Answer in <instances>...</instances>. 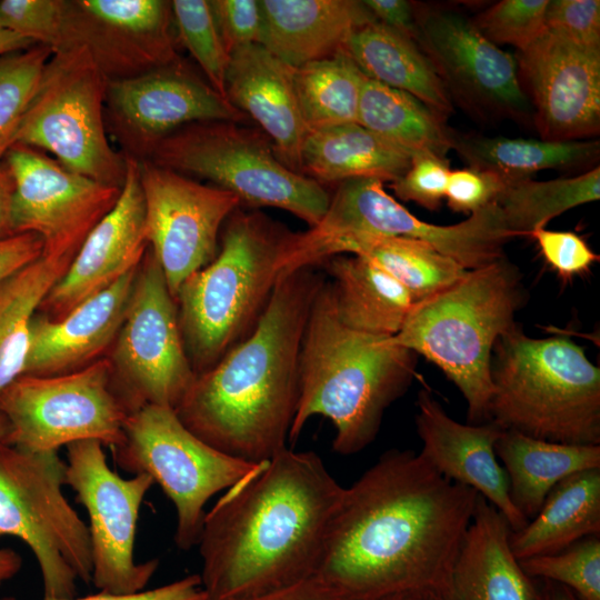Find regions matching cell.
<instances>
[{
	"mask_svg": "<svg viewBox=\"0 0 600 600\" xmlns=\"http://www.w3.org/2000/svg\"><path fill=\"white\" fill-rule=\"evenodd\" d=\"M478 496L420 452L388 450L344 488L314 577L350 600L431 591L458 553Z\"/></svg>",
	"mask_w": 600,
	"mask_h": 600,
	"instance_id": "1",
	"label": "cell"
},
{
	"mask_svg": "<svg viewBox=\"0 0 600 600\" xmlns=\"http://www.w3.org/2000/svg\"><path fill=\"white\" fill-rule=\"evenodd\" d=\"M342 487L313 451L284 448L228 488L198 539L207 600H230L314 577Z\"/></svg>",
	"mask_w": 600,
	"mask_h": 600,
	"instance_id": "2",
	"label": "cell"
},
{
	"mask_svg": "<svg viewBox=\"0 0 600 600\" xmlns=\"http://www.w3.org/2000/svg\"><path fill=\"white\" fill-rule=\"evenodd\" d=\"M316 268L281 274L253 331L198 374L177 407L181 422L214 449L261 463L287 448L302 336L326 280Z\"/></svg>",
	"mask_w": 600,
	"mask_h": 600,
	"instance_id": "3",
	"label": "cell"
},
{
	"mask_svg": "<svg viewBox=\"0 0 600 600\" xmlns=\"http://www.w3.org/2000/svg\"><path fill=\"white\" fill-rule=\"evenodd\" d=\"M416 376V353L393 337L342 324L324 280L311 306L299 356V400L288 440L314 416L334 428L333 451L351 456L376 439L384 411Z\"/></svg>",
	"mask_w": 600,
	"mask_h": 600,
	"instance_id": "4",
	"label": "cell"
},
{
	"mask_svg": "<svg viewBox=\"0 0 600 600\" xmlns=\"http://www.w3.org/2000/svg\"><path fill=\"white\" fill-rule=\"evenodd\" d=\"M292 233L261 211L239 207L223 224L216 258L183 281L176 302L197 376L253 331L281 276Z\"/></svg>",
	"mask_w": 600,
	"mask_h": 600,
	"instance_id": "5",
	"label": "cell"
},
{
	"mask_svg": "<svg viewBox=\"0 0 600 600\" xmlns=\"http://www.w3.org/2000/svg\"><path fill=\"white\" fill-rule=\"evenodd\" d=\"M522 302L519 273L503 257L414 303L393 340L434 363L466 399L468 423L481 424L490 421L493 347Z\"/></svg>",
	"mask_w": 600,
	"mask_h": 600,
	"instance_id": "6",
	"label": "cell"
},
{
	"mask_svg": "<svg viewBox=\"0 0 600 600\" xmlns=\"http://www.w3.org/2000/svg\"><path fill=\"white\" fill-rule=\"evenodd\" d=\"M490 420L566 444H600V369L564 337L533 339L514 326L491 357Z\"/></svg>",
	"mask_w": 600,
	"mask_h": 600,
	"instance_id": "7",
	"label": "cell"
},
{
	"mask_svg": "<svg viewBox=\"0 0 600 600\" xmlns=\"http://www.w3.org/2000/svg\"><path fill=\"white\" fill-rule=\"evenodd\" d=\"M188 177L209 180L249 208L286 210L309 228L327 211L330 193L288 168L257 128L230 121L187 124L160 140L147 159Z\"/></svg>",
	"mask_w": 600,
	"mask_h": 600,
	"instance_id": "8",
	"label": "cell"
},
{
	"mask_svg": "<svg viewBox=\"0 0 600 600\" xmlns=\"http://www.w3.org/2000/svg\"><path fill=\"white\" fill-rule=\"evenodd\" d=\"M66 462L58 451H30L0 442V538L21 539L38 562L43 598L77 594L91 583L88 526L68 502Z\"/></svg>",
	"mask_w": 600,
	"mask_h": 600,
	"instance_id": "9",
	"label": "cell"
},
{
	"mask_svg": "<svg viewBox=\"0 0 600 600\" xmlns=\"http://www.w3.org/2000/svg\"><path fill=\"white\" fill-rule=\"evenodd\" d=\"M107 84L84 47L53 51L16 143L44 150L76 173L122 188L127 160L108 139L103 117Z\"/></svg>",
	"mask_w": 600,
	"mask_h": 600,
	"instance_id": "10",
	"label": "cell"
},
{
	"mask_svg": "<svg viewBox=\"0 0 600 600\" xmlns=\"http://www.w3.org/2000/svg\"><path fill=\"white\" fill-rule=\"evenodd\" d=\"M112 451L119 468L133 476L147 474L172 502L174 543L182 551L197 546L209 499L260 464L214 449L193 434L174 409L158 404L128 414L123 440Z\"/></svg>",
	"mask_w": 600,
	"mask_h": 600,
	"instance_id": "11",
	"label": "cell"
},
{
	"mask_svg": "<svg viewBox=\"0 0 600 600\" xmlns=\"http://www.w3.org/2000/svg\"><path fill=\"white\" fill-rule=\"evenodd\" d=\"M112 376L107 359L57 376H19L0 392V413L10 427L3 442L30 451H58L82 440L119 446L128 412Z\"/></svg>",
	"mask_w": 600,
	"mask_h": 600,
	"instance_id": "12",
	"label": "cell"
},
{
	"mask_svg": "<svg viewBox=\"0 0 600 600\" xmlns=\"http://www.w3.org/2000/svg\"><path fill=\"white\" fill-rule=\"evenodd\" d=\"M111 364L112 387L128 414L146 404L176 410L197 377L176 299L150 250L138 268Z\"/></svg>",
	"mask_w": 600,
	"mask_h": 600,
	"instance_id": "13",
	"label": "cell"
},
{
	"mask_svg": "<svg viewBox=\"0 0 600 600\" xmlns=\"http://www.w3.org/2000/svg\"><path fill=\"white\" fill-rule=\"evenodd\" d=\"M64 483L88 513L91 583L114 594L144 590L159 560L137 562L133 552L140 508L152 479L147 474L120 477L108 466L99 441L82 440L67 446Z\"/></svg>",
	"mask_w": 600,
	"mask_h": 600,
	"instance_id": "14",
	"label": "cell"
},
{
	"mask_svg": "<svg viewBox=\"0 0 600 600\" xmlns=\"http://www.w3.org/2000/svg\"><path fill=\"white\" fill-rule=\"evenodd\" d=\"M323 223L326 230L337 238L390 236L419 240L452 258L467 270L503 258V246L512 238L497 202L471 213L457 224H432L413 216L388 194L383 181L376 178L338 183Z\"/></svg>",
	"mask_w": 600,
	"mask_h": 600,
	"instance_id": "15",
	"label": "cell"
},
{
	"mask_svg": "<svg viewBox=\"0 0 600 600\" xmlns=\"http://www.w3.org/2000/svg\"><path fill=\"white\" fill-rule=\"evenodd\" d=\"M148 246L176 299L192 273L218 254V236L240 201L233 193L138 160Z\"/></svg>",
	"mask_w": 600,
	"mask_h": 600,
	"instance_id": "16",
	"label": "cell"
},
{
	"mask_svg": "<svg viewBox=\"0 0 600 600\" xmlns=\"http://www.w3.org/2000/svg\"><path fill=\"white\" fill-rule=\"evenodd\" d=\"M416 41L433 64L452 100L478 116L526 120L530 101L517 59L483 37L458 11L414 4Z\"/></svg>",
	"mask_w": 600,
	"mask_h": 600,
	"instance_id": "17",
	"label": "cell"
},
{
	"mask_svg": "<svg viewBox=\"0 0 600 600\" xmlns=\"http://www.w3.org/2000/svg\"><path fill=\"white\" fill-rule=\"evenodd\" d=\"M103 117L123 154L137 160H147L160 140L187 124L248 120L182 60L108 81Z\"/></svg>",
	"mask_w": 600,
	"mask_h": 600,
	"instance_id": "18",
	"label": "cell"
},
{
	"mask_svg": "<svg viewBox=\"0 0 600 600\" xmlns=\"http://www.w3.org/2000/svg\"><path fill=\"white\" fill-rule=\"evenodd\" d=\"M3 162L14 182L13 231L39 236L43 254L76 256L121 193V188L76 173L39 150L19 143L8 150Z\"/></svg>",
	"mask_w": 600,
	"mask_h": 600,
	"instance_id": "19",
	"label": "cell"
},
{
	"mask_svg": "<svg viewBox=\"0 0 600 600\" xmlns=\"http://www.w3.org/2000/svg\"><path fill=\"white\" fill-rule=\"evenodd\" d=\"M171 22V1H64L60 49L82 46L108 81L130 79L181 60Z\"/></svg>",
	"mask_w": 600,
	"mask_h": 600,
	"instance_id": "20",
	"label": "cell"
},
{
	"mask_svg": "<svg viewBox=\"0 0 600 600\" xmlns=\"http://www.w3.org/2000/svg\"><path fill=\"white\" fill-rule=\"evenodd\" d=\"M516 59L542 139L573 141L599 133L600 47L544 28Z\"/></svg>",
	"mask_w": 600,
	"mask_h": 600,
	"instance_id": "21",
	"label": "cell"
},
{
	"mask_svg": "<svg viewBox=\"0 0 600 600\" xmlns=\"http://www.w3.org/2000/svg\"><path fill=\"white\" fill-rule=\"evenodd\" d=\"M126 160L127 173L118 201L90 231L39 308L51 320L63 318L138 269L147 252L139 162L127 156Z\"/></svg>",
	"mask_w": 600,
	"mask_h": 600,
	"instance_id": "22",
	"label": "cell"
},
{
	"mask_svg": "<svg viewBox=\"0 0 600 600\" xmlns=\"http://www.w3.org/2000/svg\"><path fill=\"white\" fill-rule=\"evenodd\" d=\"M417 406L423 458L446 479L476 490L502 513L512 532L523 528L529 520L511 502L508 476L494 451L504 429L491 420L460 423L424 389L418 394Z\"/></svg>",
	"mask_w": 600,
	"mask_h": 600,
	"instance_id": "23",
	"label": "cell"
},
{
	"mask_svg": "<svg viewBox=\"0 0 600 600\" xmlns=\"http://www.w3.org/2000/svg\"><path fill=\"white\" fill-rule=\"evenodd\" d=\"M137 271H130L59 320L38 311L30 324L22 374L57 376L99 360L118 336Z\"/></svg>",
	"mask_w": 600,
	"mask_h": 600,
	"instance_id": "24",
	"label": "cell"
},
{
	"mask_svg": "<svg viewBox=\"0 0 600 600\" xmlns=\"http://www.w3.org/2000/svg\"><path fill=\"white\" fill-rule=\"evenodd\" d=\"M226 98L269 138L277 157L300 172V156L308 129L293 84V68L259 43L230 53Z\"/></svg>",
	"mask_w": 600,
	"mask_h": 600,
	"instance_id": "25",
	"label": "cell"
},
{
	"mask_svg": "<svg viewBox=\"0 0 600 600\" xmlns=\"http://www.w3.org/2000/svg\"><path fill=\"white\" fill-rule=\"evenodd\" d=\"M511 532L502 513L479 494L450 569L430 591L432 600H534L537 579L513 556Z\"/></svg>",
	"mask_w": 600,
	"mask_h": 600,
	"instance_id": "26",
	"label": "cell"
},
{
	"mask_svg": "<svg viewBox=\"0 0 600 600\" xmlns=\"http://www.w3.org/2000/svg\"><path fill=\"white\" fill-rule=\"evenodd\" d=\"M260 44L292 68L344 50L357 28L376 20L356 0H260Z\"/></svg>",
	"mask_w": 600,
	"mask_h": 600,
	"instance_id": "27",
	"label": "cell"
},
{
	"mask_svg": "<svg viewBox=\"0 0 600 600\" xmlns=\"http://www.w3.org/2000/svg\"><path fill=\"white\" fill-rule=\"evenodd\" d=\"M344 51L367 78L413 96L444 120L452 112L444 83L414 39L371 20L351 33Z\"/></svg>",
	"mask_w": 600,
	"mask_h": 600,
	"instance_id": "28",
	"label": "cell"
},
{
	"mask_svg": "<svg viewBox=\"0 0 600 600\" xmlns=\"http://www.w3.org/2000/svg\"><path fill=\"white\" fill-rule=\"evenodd\" d=\"M321 264L330 277L334 311L342 324L383 337L401 330L414 301L398 281L353 254H338Z\"/></svg>",
	"mask_w": 600,
	"mask_h": 600,
	"instance_id": "29",
	"label": "cell"
},
{
	"mask_svg": "<svg viewBox=\"0 0 600 600\" xmlns=\"http://www.w3.org/2000/svg\"><path fill=\"white\" fill-rule=\"evenodd\" d=\"M410 161L409 153L353 122L309 131L300 172L322 186L361 178L393 182Z\"/></svg>",
	"mask_w": 600,
	"mask_h": 600,
	"instance_id": "30",
	"label": "cell"
},
{
	"mask_svg": "<svg viewBox=\"0 0 600 600\" xmlns=\"http://www.w3.org/2000/svg\"><path fill=\"white\" fill-rule=\"evenodd\" d=\"M494 451L508 476L511 502L528 520L562 479L600 468V444L551 442L514 430H503Z\"/></svg>",
	"mask_w": 600,
	"mask_h": 600,
	"instance_id": "31",
	"label": "cell"
},
{
	"mask_svg": "<svg viewBox=\"0 0 600 600\" xmlns=\"http://www.w3.org/2000/svg\"><path fill=\"white\" fill-rule=\"evenodd\" d=\"M600 536V468L562 479L547 496L536 517L510 534L517 560L551 554L574 542Z\"/></svg>",
	"mask_w": 600,
	"mask_h": 600,
	"instance_id": "32",
	"label": "cell"
},
{
	"mask_svg": "<svg viewBox=\"0 0 600 600\" xmlns=\"http://www.w3.org/2000/svg\"><path fill=\"white\" fill-rule=\"evenodd\" d=\"M357 123L411 157L446 158L453 136L444 119L413 96L364 77Z\"/></svg>",
	"mask_w": 600,
	"mask_h": 600,
	"instance_id": "33",
	"label": "cell"
},
{
	"mask_svg": "<svg viewBox=\"0 0 600 600\" xmlns=\"http://www.w3.org/2000/svg\"><path fill=\"white\" fill-rule=\"evenodd\" d=\"M478 170L496 173L507 183L531 179L544 169H572L594 162L598 140L551 141L544 139L453 136V148Z\"/></svg>",
	"mask_w": 600,
	"mask_h": 600,
	"instance_id": "34",
	"label": "cell"
},
{
	"mask_svg": "<svg viewBox=\"0 0 600 600\" xmlns=\"http://www.w3.org/2000/svg\"><path fill=\"white\" fill-rule=\"evenodd\" d=\"M73 254H41L0 283V392L22 374L30 324Z\"/></svg>",
	"mask_w": 600,
	"mask_h": 600,
	"instance_id": "35",
	"label": "cell"
},
{
	"mask_svg": "<svg viewBox=\"0 0 600 600\" xmlns=\"http://www.w3.org/2000/svg\"><path fill=\"white\" fill-rule=\"evenodd\" d=\"M361 257L411 294L414 303L426 300L459 281L468 271L430 244L403 237L360 236L338 243L332 257Z\"/></svg>",
	"mask_w": 600,
	"mask_h": 600,
	"instance_id": "36",
	"label": "cell"
},
{
	"mask_svg": "<svg viewBox=\"0 0 600 600\" xmlns=\"http://www.w3.org/2000/svg\"><path fill=\"white\" fill-rule=\"evenodd\" d=\"M364 74L344 50L293 68V84L308 132L357 122Z\"/></svg>",
	"mask_w": 600,
	"mask_h": 600,
	"instance_id": "37",
	"label": "cell"
},
{
	"mask_svg": "<svg viewBox=\"0 0 600 600\" xmlns=\"http://www.w3.org/2000/svg\"><path fill=\"white\" fill-rule=\"evenodd\" d=\"M600 198V167L582 174L548 181L524 179L508 183L497 199L512 237L528 236L574 207Z\"/></svg>",
	"mask_w": 600,
	"mask_h": 600,
	"instance_id": "38",
	"label": "cell"
},
{
	"mask_svg": "<svg viewBox=\"0 0 600 600\" xmlns=\"http://www.w3.org/2000/svg\"><path fill=\"white\" fill-rule=\"evenodd\" d=\"M52 49L34 44L0 56V164L34 97Z\"/></svg>",
	"mask_w": 600,
	"mask_h": 600,
	"instance_id": "39",
	"label": "cell"
},
{
	"mask_svg": "<svg viewBox=\"0 0 600 600\" xmlns=\"http://www.w3.org/2000/svg\"><path fill=\"white\" fill-rule=\"evenodd\" d=\"M171 12L180 42L202 70L207 82L226 98L230 56L223 46L209 1L173 0Z\"/></svg>",
	"mask_w": 600,
	"mask_h": 600,
	"instance_id": "40",
	"label": "cell"
},
{
	"mask_svg": "<svg viewBox=\"0 0 600 600\" xmlns=\"http://www.w3.org/2000/svg\"><path fill=\"white\" fill-rule=\"evenodd\" d=\"M518 561L533 579L559 583L579 600H600V536L583 538L556 553Z\"/></svg>",
	"mask_w": 600,
	"mask_h": 600,
	"instance_id": "41",
	"label": "cell"
},
{
	"mask_svg": "<svg viewBox=\"0 0 600 600\" xmlns=\"http://www.w3.org/2000/svg\"><path fill=\"white\" fill-rule=\"evenodd\" d=\"M549 0H502L472 21L480 33L497 44L526 50L544 30Z\"/></svg>",
	"mask_w": 600,
	"mask_h": 600,
	"instance_id": "42",
	"label": "cell"
},
{
	"mask_svg": "<svg viewBox=\"0 0 600 600\" xmlns=\"http://www.w3.org/2000/svg\"><path fill=\"white\" fill-rule=\"evenodd\" d=\"M64 0H1L3 29L56 51L63 40Z\"/></svg>",
	"mask_w": 600,
	"mask_h": 600,
	"instance_id": "43",
	"label": "cell"
},
{
	"mask_svg": "<svg viewBox=\"0 0 600 600\" xmlns=\"http://www.w3.org/2000/svg\"><path fill=\"white\" fill-rule=\"evenodd\" d=\"M450 171L446 158L429 153L414 154L407 171L391 182V188L401 200L437 210L446 196Z\"/></svg>",
	"mask_w": 600,
	"mask_h": 600,
	"instance_id": "44",
	"label": "cell"
},
{
	"mask_svg": "<svg viewBox=\"0 0 600 600\" xmlns=\"http://www.w3.org/2000/svg\"><path fill=\"white\" fill-rule=\"evenodd\" d=\"M209 4L229 56L237 48L260 44L262 30L260 0H211Z\"/></svg>",
	"mask_w": 600,
	"mask_h": 600,
	"instance_id": "45",
	"label": "cell"
},
{
	"mask_svg": "<svg viewBox=\"0 0 600 600\" xmlns=\"http://www.w3.org/2000/svg\"><path fill=\"white\" fill-rule=\"evenodd\" d=\"M532 237L550 267L563 279L589 271L599 260L586 240L571 231L537 229L528 234Z\"/></svg>",
	"mask_w": 600,
	"mask_h": 600,
	"instance_id": "46",
	"label": "cell"
},
{
	"mask_svg": "<svg viewBox=\"0 0 600 600\" xmlns=\"http://www.w3.org/2000/svg\"><path fill=\"white\" fill-rule=\"evenodd\" d=\"M544 27L592 47H600L599 0H549Z\"/></svg>",
	"mask_w": 600,
	"mask_h": 600,
	"instance_id": "47",
	"label": "cell"
},
{
	"mask_svg": "<svg viewBox=\"0 0 600 600\" xmlns=\"http://www.w3.org/2000/svg\"><path fill=\"white\" fill-rule=\"evenodd\" d=\"M508 183L493 172L473 168L450 171L446 198L457 212L473 213L494 203Z\"/></svg>",
	"mask_w": 600,
	"mask_h": 600,
	"instance_id": "48",
	"label": "cell"
},
{
	"mask_svg": "<svg viewBox=\"0 0 600 600\" xmlns=\"http://www.w3.org/2000/svg\"><path fill=\"white\" fill-rule=\"evenodd\" d=\"M0 600H17L13 597H2ZM42 600H207L199 574H189L170 583L144 589L130 594H114L103 591L86 597Z\"/></svg>",
	"mask_w": 600,
	"mask_h": 600,
	"instance_id": "49",
	"label": "cell"
},
{
	"mask_svg": "<svg viewBox=\"0 0 600 600\" xmlns=\"http://www.w3.org/2000/svg\"><path fill=\"white\" fill-rule=\"evenodd\" d=\"M43 251V241L36 233H18L0 240V283L37 260Z\"/></svg>",
	"mask_w": 600,
	"mask_h": 600,
	"instance_id": "50",
	"label": "cell"
},
{
	"mask_svg": "<svg viewBox=\"0 0 600 600\" xmlns=\"http://www.w3.org/2000/svg\"><path fill=\"white\" fill-rule=\"evenodd\" d=\"M364 7L380 23L416 40L414 4L406 0H364Z\"/></svg>",
	"mask_w": 600,
	"mask_h": 600,
	"instance_id": "51",
	"label": "cell"
},
{
	"mask_svg": "<svg viewBox=\"0 0 600 600\" xmlns=\"http://www.w3.org/2000/svg\"><path fill=\"white\" fill-rule=\"evenodd\" d=\"M230 600H350L318 579L311 577L294 584L266 593Z\"/></svg>",
	"mask_w": 600,
	"mask_h": 600,
	"instance_id": "52",
	"label": "cell"
},
{
	"mask_svg": "<svg viewBox=\"0 0 600 600\" xmlns=\"http://www.w3.org/2000/svg\"><path fill=\"white\" fill-rule=\"evenodd\" d=\"M14 182L8 167L0 164V240L14 236L12 226V200Z\"/></svg>",
	"mask_w": 600,
	"mask_h": 600,
	"instance_id": "53",
	"label": "cell"
},
{
	"mask_svg": "<svg viewBox=\"0 0 600 600\" xmlns=\"http://www.w3.org/2000/svg\"><path fill=\"white\" fill-rule=\"evenodd\" d=\"M23 560L17 551L11 548L0 549V589L20 572Z\"/></svg>",
	"mask_w": 600,
	"mask_h": 600,
	"instance_id": "54",
	"label": "cell"
},
{
	"mask_svg": "<svg viewBox=\"0 0 600 600\" xmlns=\"http://www.w3.org/2000/svg\"><path fill=\"white\" fill-rule=\"evenodd\" d=\"M537 596L534 600H579L568 588L543 579H537Z\"/></svg>",
	"mask_w": 600,
	"mask_h": 600,
	"instance_id": "55",
	"label": "cell"
},
{
	"mask_svg": "<svg viewBox=\"0 0 600 600\" xmlns=\"http://www.w3.org/2000/svg\"><path fill=\"white\" fill-rule=\"evenodd\" d=\"M36 43L31 40L7 29H0V56L23 50Z\"/></svg>",
	"mask_w": 600,
	"mask_h": 600,
	"instance_id": "56",
	"label": "cell"
},
{
	"mask_svg": "<svg viewBox=\"0 0 600 600\" xmlns=\"http://www.w3.org/2000/svg\"><path fill=\"white\" fill-rule=\"evenodd\" d=\"M372 600H432V597L429 590H416L388 594Z\"/></svg>",
	"mask_w": 600,
	"mask_h": 600,
	"instance_id": "57",
	"label": "cell"
},
{
	"mask_svg": "<svg viewBox=\"0 0 600 600\" xmlns=\"http://www.w3.org/2000/svg\"><path fill=\"white\" fill-rule=\"evenodd\" d=\"M10 427L7 418L0 413V442H3L9 433Z\"/></svg>",
	"mask_w": 600,
	"mask_h": 600,
	"instance_id": "58",
	"label": "cell"
},
{
	"mask_svg": "<svg viewBox=\"0 0 600 600\" xmlns=\"http://www.w3.org/2000/svg\"><path fill=\"white\" fill-rule=\"evenodd\" d=\"M0 29H3V27H2V22H1V19H0Z\"/></svg>",
	"mask_w": 600,
	"mask_h": 600,
	"instance_id": "59",
	"label": "cell"
}]
</instances>
